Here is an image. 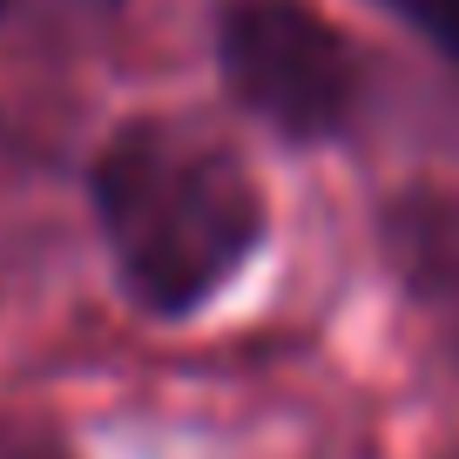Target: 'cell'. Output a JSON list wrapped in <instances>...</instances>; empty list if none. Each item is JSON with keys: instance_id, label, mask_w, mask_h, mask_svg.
<instances>
[{"instance_id": "2", "label": "cell", "mask_w": 459, "mask_h": 459, "mask_svg": "<svg viewBox=\"0 0 459 459\" xmlns=\"http://www.w3.org/2000/svg\"><path fill=\"white\" fill-rule=\"evenodd\" d=\"M216 61L230 95L290 143H325L359 115V55L304 0H230L216 21Z\"/></svg>"}, {"instance_id": "3", "label": "cell", "mask_w": 459, "mask_h": 459, "mask_svg": "<svg viewBox=\"0 0 459 459\" xmlns=\"http://www.w3.org/2000/svg\"><path fill=\"white\" fill-rule=\"evenodd\" d=\"M385 257L399 271L405 298L432 317L459 359V196L412 189L385 210Z\"/></svg>"}, {"instance_id": "1", "label": "cell", "mask_w": 459, "mask_h": 459, "mask_svg": "<svg viewBox=\"0 0 459 459\" xmlns=\"http://www.w3.org/2000/svg\"><path fill=\"white\" fill-rule=\"evenodd\" d=\"M88 189L115 271L156 317L203 311L264 244V196L244 156L183 115H143L115 129Z\"/></svg>"}, {"instance_id": "6", "label": "cell", "mask_w": 459, "mask_h": 459, "mask_svg": "<svg viewBox=\"0 0 459 459\" xmlns=\"http://www.w3.org/2000/svg\"><path fill=\"white\" fill-rule=\"evenodd\" d=\"M0 459H68V446L48 426H28V419H0Z\"/></svg>"}, {"instance_id": "5", "label": "cell", "mask_w": 459, "mask_h": 459, "mask_svg": "<svg viewBox=\"0 0 459 459\" xmlns=\"http://www.w3.org/2000/svg\"><path fill=\"white\" fill-rule=\"evenodd\" d=\"M385 14H399L405 28H419L446 61H459V0H378Z\"/></svg>"}, {"instance_id": "4", "label": "cell", "mask_w": 459, "mask_h": 459, "mask_svg": "<svg viewBox=\"0 0 459 459\" xmlns=\"http://www.w3.org/2000/svg\"><path fill=\"white\" fill-rule=\"evenodd\" d=\"M129 0H0V28H21V34H88L101 28L108 14H122Z\"/></svg>"}]
</instances>
